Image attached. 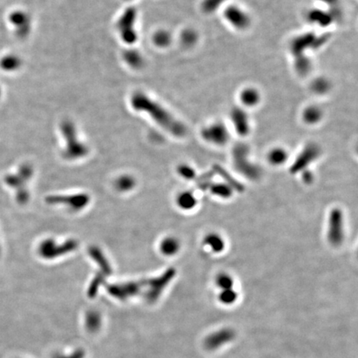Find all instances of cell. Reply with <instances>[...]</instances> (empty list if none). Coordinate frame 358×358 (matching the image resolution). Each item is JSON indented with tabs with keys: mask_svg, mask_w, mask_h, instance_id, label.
<instances>
[{
	"mask_svg": "<svg viewBox=\"0 0 358 358\" xmlns=\"http://www.w3.org/2000/svg\"><path fill=\"white\" fill-rule=\"evenodd\" d=\"M132 104L137 110H145L162 127L170 131L173 136L178 137L185 136L186 129L184 124L177 121L160 104L150 101L147 96L142 94L136 95L132 99Z\"/></svg>",
	"mask_w": 358,
	"mask_h": 358,
	"instance_id": "6da1fadb",
	"label": "cell"
},
{
	"mask_svg": "<svg viewBox=\"0 0 358 358\" xmlns=\"http://www.w3.org/2000/svg\"><path fill=\"white\" fill-rule=\"evenodd\" d=\"M249 149L244 144H237L232 151L233 164L240 174L250 180H256L260 177L261 171L259 167L251 163L248 158Z\"/></svg>",
	"mask_w": 358,
	"mask_h": 358,
	"instance_id": "7a4b0ae2",
	"label": "cell"
},
{
	"mask_svg": "<svg viewBox=\"0 0 358 358\" xmlns=\"http://www.w3.org/2000/svg\"><path fill=\"white\" fill-rule=\"evenodd\" d=\"M343 216L339 208L331 211L328 220L327 239L331 245L339 246L343 241Z\"/></svg>",
	"mask_w": 358,
	"mask_h": 358,
	"instance_id": "3957f363",
	"label": "cell"
},
{
	"mask_svg": "<svg viewBox=\"0 0 358 358\" xmlns=\"http://www.w3.org/2000/svg\"><path fill=\"white\" fill-rule=\"evenodd\" d=\"M320 149L317 144H307L290 167V171L291 173L296 174L306 170V168L320 155Z\"/></svg>",
	"mask_w": 358,
	"mask_h": 358,
	"instance_id": "277c9868",
	"label": "cell"
},
{
	"mask_svg": "<svg viewBox=\"0 0 358 358\" xmlns=\"http://www.w3.org/2000/svg\"><path fill=\"white\" fill-rule=\"evenodd\" d=\"M235 337L236 333L233 330L229 327H225L209 334L205 339L204 344L206 349L213 351L219 349L223 346L231 342L235 339Z\"/></svg>",
	"mask_w": 358,
	"mask_h": 358,
	"instance_id": "5b68a950",
	"label": "cell"
},
{
	"mask_svg": "<svg viewBox=\"0 0 358 358\" xmlns=\"http://www.w3.org/2000/svg\"><path fill=\"white\" fill-rule=\"evenodd\" d=\"M202 135L205 140L217 145H223L229 140L228 130L222 124H212L205 128Z\"/></svg>",
	"mask_w": 358,
	"mask_h": 358,
	"instance_id": "8992f818",
	"label": "cell"
},
{
	"mask_svg": "<svg viewBox=\"0 0 358 358\" xmlns=\"http://www.w3.org/2000/svg\"><path fill=\"white\" fill-rule=\"evenodd\" d=\"M76 247V243L74 240H70L64 245H60V247L52 240H46L40 246L39 253L44 258H51L68 253V251H72Z\"/></svg>",
	"mask_w": 358,
	"mask_h": 358,
	"instance_id": "52a82bcc",
	"label": "cell"
},
{
	"mask_svg": "<svg viewBox=\"0 0 358 358\" xmlns=\"http://www.w3.org/2000/svg\"><path fill=\"white\" fill-rule=\"evenodd\" d=\"M225 17L229 22L239 29H245L250 23L247 15L236 6H230L225 11Z\"/></svg>",
	"mask_w": 358,
	"mask_h": 358,
	"instance_id": "ba28073f",
	"label": "cell"
},
{
	"mask_svg": "<svg viewBox=\"0 0 358 358\" xmlns=\"http://www.w3.org/2000/svg\"><path fill=\"white\" fill-rule=\"evenodd\" d=\"M231 117L237 133L241 136H246L250 130L248 117L246 114L242 110L236 108L231 111Z\"/></svg>",
	"mask_w": 358,
	"mask_h": 358,
	"instance_id": "9c48e42d",
	"label": "cell"
},
{
	"mask_svg": "<svg viewBox=\"0 0 358 358\" xmlns=\"http://www.w3.org/2000/svg\"><path fill=\"white\" fill-rule=\"evenodd\" d=\"M213 171L215 173L221 176L223 178V180L226 182V185H228L233 191L239 192H244L245 188L243 186V184L236 180V178H233L225 169H223L222 167L216 164L213 166Z\"/></svg>",
	"mask_w": 358,
	"mask_h": 358,
	"instance_id": "30bf717a",
	"label": "cell"
},
{
	"mask_svg": "<svg viewBox=\"0 0 358 358\" xmlns=\"http://www.w3.org/2000/svg\"><path fill=\"white\" fill-rule=\"evenodd\" d=\"M204 244L215 253H221L225 249V242L222 237L216 233H211L205 237Z\"/></svg>",
	"mask_w": 358,
	"mask_h": 358,
	"instance_id": "8fae6325",
	"label": "cell"
},
{
	"mask_svg": "<svg viewBox=\"0 0 358 358\" xmlns=\"http://www.w3.org/2000/svg\"><path fill=\"white\" fill-rule=\"evenodd\" d=\"M177 203L180 208L184 210H191L197 204V199L191 192H184L178 195Z\"/></svg>",
	"mask_w": 358,
	"mask_h": 358,
	"instance_id": "7c38bea8",
	"label": "cell"
},
{
	"mask_svg": "<svg viewBox=\"0 0 358 358\" xmlns=\"http://www.w3.org/2000/svg\"><path fill=\"white\" fill-rule=\"evenodd\" d=\"M212 194L219 197L222 198H230L232 194H233V190L226 184H211V186L208 189Z\"/></svg>",
	"mask_w": 358,
	"mask_h": 358,
	"instance_id": "4fadbf2b",
	"label": "cell"
},
{
	"mask_svg": "<svg viewBox=\"0 0 358 358\" xmlns=\"http://www.w3.org/2000/svg\"><path fill=\"white\" fill-rule=\"evenodd\" d=\"M180 248L178 240L173 237H169L161 243V251L166 256H173Z\"/></svg>",
	"mask_w": 358,
	"mask_h": 358,
	"instance_id": "5bb4252c",
	"label": "cell"
},
{
	"mask_svg": "<svg viewBox=\"0 0 358 358\" xmlns=\"http://www.w3.org/2000/svg\"><path fill=\"white\" fill-rule=\"evenodd\" d=\"M287 158V153L282 149H274L270 152L268 155L269 162L275 166L284 164Z\"/></svg>",
	"mask_w": 358,
	"mask_h": 358,
	"instance_id": "9a60e30c",
	"label": "cell"
},
{
	"mask_svg": "<svg viewBox=\"0 0 358 358\" xmlns=\"http://www.w3.org/2000/svg\"><path fill=\"white\" fill-rule=\"evenodd\" d=\"M237 298H238V293L233 289L222 290L218 295L219 301L225 305H233L235 302L237 301Z\"/></svg>",
	"mask_w": 358,
	"mask_h": 358,
	"instance_id": "2e32d148",
	"label": "cell"
},
{
	"mask_svg": "<svg viewBox=\"0 0 358 358\" xmlns=\"http://www.w3.org/2000/svg\"><path fill=\"white\" fill-rule=\"evenodd\" d=\"M216 285L217 287L220 288L221 290L233 289L234 280L229 275L228 273H222L218 274L216 278Z\"/></svg>",
	"mask_w": 358,
	"mask_h": 358,
	"instance_id": "e0dca14e",
	"label": "cell"
},
{
	"mask_svg": "<svg viewBox=\"0 0 358 358\" xmlns=\"http://www.w3.org/2000/svg\"><path fill=\"white\" fill-rule=\"evenodd\" d=\"M214 171H209V172H205L203 174L201 175L200 177H198L196 181H197V185L198 188H200L203 191H206L208 190L209 188L212 184L211 180L214 177Z\"/></svg>",
	"mask_w": 358,
	"mask_h": 358,
	"instance_id": "ac0fdd59",
	"label": "cell"
},
{
	"mask_svg": "<svg viewBox=\"0 0 358 358\" xmlns=\"http://www.w3.org/2000/svg\"><path fill=\"white\" fill-rule=\"evenodd\" d=\"M241 101L246 105H254L259 101V94L253 89H248L241 94Z\"/></svg>",
	"mask_w": 358,
	"mask_h": 358,
	"instance_id": "d6986e66",
	"label": "cell"
},
{
	"mask_svg": "<svg viewBox=\"0 0 358 358\" xmlns=\"http://www.w3.org/2000/svg\"><path fill=\"white\" fill-rule=\"evenodd\" d=\"M304 118H305V121L307 123L314 124L316 122L319 121L321 118V112L318 108H308L307 110H305Z\"/></svg>",
	"mask_w": 358,
	"mask_h": 358,
	"instance_id": "ffe728a7",
	"label": "cell"
},
{
	"mask_svg": "<svg viewBox=\"0 0 358 358\" xmlns=\"http://www.w3.org/2000/svg\"><path fill=\"white\" fill-rule=\"evenodd\" d=\"M178 172L183 178L188 180H192L196 178V172L194 170L186 164H183L178 168Z\"/></svg>",
	"mask_w": 358,
	"mask_h": 358,
	"instance_id": "44dd1931",
	"label": "cell"
},
{
	"mask_svg": "<svg viewBox=\"0 0 358 358\" xmlns=\"http://www.w3.org/2000/svg\"><path fill=\"white\" fill-rule=\"evenodd\" d=\"M310 19L313 22H317L322 25H327L330 22L329 16L320 11L313 12L310 14Z\"/></svg>",
	"mask_w": 358,
	"mask_h": 358,
	"instance_id": "7402d4cb",
	"label": "cell"
},
{
	"mask_svg": "<svg viewBox=\"0 0 358 358\" xmlns=\"http://www.w3.org/2000/svg\"><path fill=\"white\" fill-rule=\"evenodd\" d=\"M133 186H134V180L128 176L122 177L116 183V187L120 191H128L132 188Z\"/></svg>",
	"mask_w": 358,
	"mask_h": 358,
	"instance_id": "603a6c76",
	"label": "cell"
},
{
	"mask_svg": "<svg viewBox=\"0 0 358 358\" xmlns=\"http://www.w3.org/2000/svg\"><path fill=\"white\" fill-rule=\"evenodd\" d=\"M224 1L225 0H204L203 3V10L206 13L215 11Z\"/></svg>",
	"mask_w": 358,
	"mask_h": 358,
	"instance_id": "cb8c5ba5",
	"label": "cell"
},
{
	"mask_svg": "<svg viewBox=\"0 0 358 358\" xmlns=\"http://www.w3.org/2000/svg\"><path fill=\"white\" fill-rule=\"evenodd\" d=\"M327 86H328V85L327 84V82L324 80H318L313 84V89L317 92H324V90H327Z\"/></svg>",
	"mask_w": 358,
	"mask_h": 358,
	"instance_id": "d4e9b609",
	"label": "cell"
},
{
	"mask_svg": "<svg viewBox=\"0 0 358 358\" xmlns=\"http://www.w3.org/2000/svg\"><path fill=\"white\" fill-rule=\"evenodd\" d=\"M155 39L159 45H165L170 42V36L168 34L162 33V34H158V36H157Z\"/></svg>",
	"mask_w": 358,
	"mask_h": 358,
	"instance_id": "484cf974",
	"label": "cell"
},
{
	"mask_svg": "<svg viewBox=\"0 0 358 358\" xmlns=\"http://www.w3.org/2000/svg\"><path fill=\"white\" fill-rule=\"evenodd\" d=\"M302 178H303V181L305 182V184H312V182L313 181V172L305 170V172H303V174H302Z\"/></svg>",
	"mask_w": 358,
	"mask_h": 358,
	"instance_id": "4316f807",
	"label": "cell"
},
{
	"mask_svg": "<svg viewBox=\"0 0 358 358\" xmlns=\"http://www.w3.org/2000/svg\"><path fill=\"white\" fill-rule=\"evenodd\" d=\"M184 42L186 43V44H192L194 42L195 39V34L192 33H187L186 34H184Z\"/></svg>",
	"mask_w": 358,
	"mask_h": 358,
	"instance_id": "83f0119b",
	"label": "cell"
},
{
	"mask_svg": "<svg viewBox=\"0 0 358 358\" xmlns=\"http://www.w3.org/2000/svg\"><path fill=\"white\" fill-rule=\"evenodd\" d=\"M323 1H324V2H327V3H330V4H332V5H334L335 3H338V0H323Z\"/></svg>",
	"mask_w": 358,
	"mask_h": 358,
	"instance_id": "f1b7e54d",
	"label": "cell"
},
{
	"mask_svg": "<svg viewBox=\"0 0 358 358\" xmlns=\"http://www.w3.org/2000/svg\"><path fill=\"white\" fill-rule=\"evenodd\" d=\"M0 253H1V249H0Z\"/></svg>",
	"mask_w": 358,
	"mask_h": 358,
	"instance_id": "f546056e",
	"label": "cell"
}]
</instances>
